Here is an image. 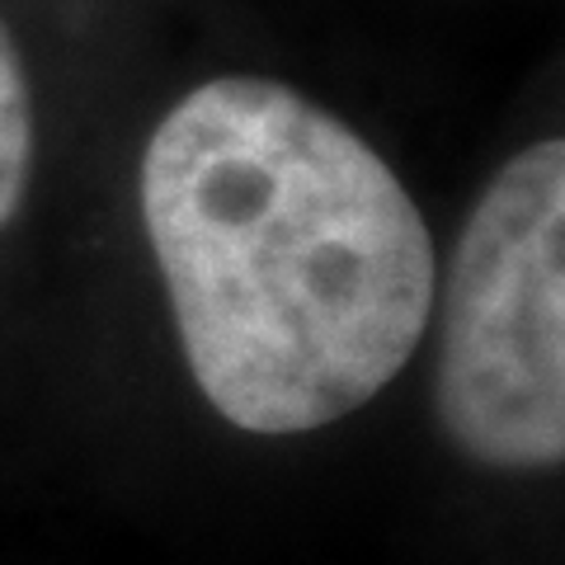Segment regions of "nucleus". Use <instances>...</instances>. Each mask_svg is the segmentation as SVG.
Segmentation results:
<instances>
[{
	"instance_id": "7ed1b4c3",
	"label": "nucleus",
	"mask_w": 565,
	"mask_h": 565,
	"mask_svg": "<svg viewBox=\"0 0 565 565\" xmlns=\"http://www.w3.org/2000/svg\"><path fill=\"white\" fill-rule=\"evenodd\" d=\"M33 174V95L24 57L0 24V232L20 217Z\"/></svg>"
},
{
	"instance_id": "f257e3e1",
	"label": "nucleus",
	"mask_w": 565,
	"mask_h": 565,
	"mask_svg": "<svg viewBox=\"0 0 565 565\" xmlns=\"http://www.w3.org/2000/svg\"><path fill=\"white\" fill-rule=\"evenodd\" d=\"M141 222L184 363L245 434L363 411L434 316V241L396 170L269 76H217L156 122Z\"/></svg>"
},
{
	"instance_id": "f03ea898",
	"label": "nucleus",
	"mask_w": 565,
	"mask_h": 565,
	"mask_svg": "<svg viewBox=\"0 0 565 565\" xmlns=\"http://www.w3.org/2000/svg\"><path fill=\"white\" fill-rule=\"evenodd\" d=\"M434 411L490 471L565 457V147L533 141L494 170L457 236L438 316Z\"/></svg>"
}]
</instances>
